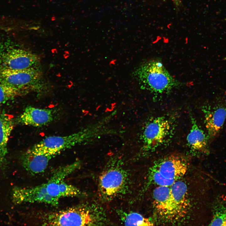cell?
<instances>
[{
  "label": "cell",
  "mask_w": 226,
  "mask_h": 226,
  "mask_svg": "<svg viewBox=\"0 0 226 226\" xmlns=\"http://www.w3.org/2000/svg\"><path fill=\"white\" fill-rule=\"evenodd\" d=\"M132 75L141 89L155 95L169 93L183 85L170 74L158 59L142 63L134 69Z\"/></svg>",
  "instance_id": "cell-1"
},
{
  "label": "cell",
  "mask_w": 226,
  "mask_h": 226,
  "mask_svg": "<svg viewBox=\"0 0 226 226\" xmlns=\"http://www.w3.org/2000/svg\"><path fill=\"white\" fill-rule=\"evenodd\" d=\"M110 223L104 209L95 203L81 204L51 213L44 225L103 226Z\"/></svg>",
  "instance_id": "cell-2"
},
{
  "label": "cell",
  "mask_w": 226,
  "mask_h": 226,
  "mask_svg": "<svg viewBox=\"0 0 226 226\" xmlns=\"http://www.w3.org/2000/svg\"><path fill=\"white\" fill-rule=\"evenodd\" d=\"M0 83L16 87L24 94L40 92L47 88L40 67L17 70L1 66Z\"/></svg>",
  "instance_id": "cell-3"
},
{
  "label": "cell",
  "mask_w": 226,
  "mask_h": 226,
  "mask_svg": "<svg viewBox=\"0 0 226 226\" xmlns=\"http://www.w3.org/2000/svg\"><path fill=\"white\" fill-rule=\"evenodd\" d=\"M188 163L183 157L171 155L161 159L152 167L150 179L158 186H170L186 173Z\"/></svg>",
  "instance_id": "cell-4"
},
{
  "label": "cell",
  "mask_w": 226,
  "mask_h": 226,
  "mask_svg": "<svg viewBox=\"0 0 226 226\" xmlns=\"http://www.w3.org/2000/svg\"><path fill=\"white\" fill-rule=\"evenodd\" d=\"M128 173L124 169L113 166L105 169L99 179V190L101 197L109 200L124 195L129 185Z\"/></svg>",
  "instance_id": "cell-5"
},
{
  "label": "cell",
  "mask_w": 226,
  "mask_h": 226,
  "mask_svg": "<svg viewBox=\"0 0 226 226\" xmlns=\"http://www.w3.org/2000/svg\"><path fill=\"white\" fill-rule=\"evenodd\" d=\"M173 120L166 116L153 117L147 123L143 132L145 150L153 152L168 142L174 130Z\"/></svg>",
  "instance_id": "cell-6"
},
{
  "label": "cell",
  "mask_w": 226,
  "mask_h": 226,
  "mask_svg": "<svg viewBox=\"0 0 226 226\" xmlns=\"http://www.w3.org/2000/svg\"><path fill=\"white\" fill-rule=\"evenodd\" d=\"M202 110L207 135L211 142L218 135L226 119V101L218 99L213 104L203 106Z\"/></svg>",
  "instance_id": "cell-7"
},
{
  "label": "cell",
  "mask_w": 226,
  "mask_h": 226,
  "mask_svg": "<svg viewBox=\"0 0 226 226\" xmlns=\"http://www.w3.org/2000/svg\"><path fill=\"white\" fill-rule=\"evenodd\" d=\"M3 67L13 69H24L40 67V60L35 54L21 48H13L0 55Z\"/></svg>",
  "instance_id": "cell-8"
},
{
  "label": "cell",
  "mask_w": 226,
  "mask_h": 226,
  "mask_svg": "<svg viewBox=\"0 0 226 226\" xmlns=\"http://www.w3.org/2000/svg\"><path fill=\"white\" fill-rule=\"evenodd\" d=\"M12 197L13 202L17 204L38 202L56 206L59 203L58 200L45 195L40 185L27 188L15 187L13 189Z\"/></svg>",
  "instance_id": "cell-9"
},
{
  "label": "cell",
  "mask_w": 226,
  "mask_h": 226,
  "mask_svg": "<svg viewBox=\"0 0 226 226\" xmlns=\"http://www.w3.org/2000/svg\"><path fill=\"white\" fill-rule=\"evenodd\" d=\"M54 118L52 110L29 106L16 119V122L22 125L41 126L51 122Z\"/></svg>",
  "instance_id": "cell-10"
},
{
  "label": "cell",
  "mask_w": 226,
  "mask_h": 226,
  "mask_svg": "<svg viewBox=\"0 0 226 226\" xmlns=\"http://www.w3.org/2000/svg\"><path fill=\"white\" fill-rule=\"evenodd\" d=\"M191 127L187 137L189 148L193 152L199 154L209 153L207 135L200 128L193 117H191Z\"/></svg>",
  "instance_id": "cell-11"
},
{
  "label": "cell",
  "mask_w": 226,
  "mask_h": 226,
  "mask_svg": "<svg viewBox=\"0 0 226 226\" xmlns=\"http://www.w3.org/2000/svg\"><path fill=\"white\" fill-rule=\"evenodd\" d=\"M53 157L47 154L34 153L29 149L22 155L21 162L27 171L35 174L44 171L49 161Z\"/></svg>",
  "instance_id": "cell-12"
},
{
  "label": "cell",
  "mask_w": 226,
  "mask_h": 226,
  "mask_svg": "<svg viewBox=\"0 0 226 226\" xmlns=\"http://www.w3.org/2000/svg\"><path fill=\"white\" fill-rule=\"evenodd\" d=\"M14 121L8 114L0 113V169L6 161L8 153L7 143L14 126Z\"/></svg>",
  "instance_id": "cell-13"
},
{
  "label": "cell",
  "mask_w": 226,
  "mask_h": 226,
  "mask_svg": "<svg viewBox=\"0 0 226 226\" xmlns=\"http://www.w3.org/2000/svg\"><path fill=\"white\" fill-rule=\"evenodd\" d=\"M210 226H226V197L218 196L213 202Z\"/></svg>",
  "instance_id": "cell-14"
},
{
  "label": "cell",
  "mask_w": 226,
  "mask_h": 226,
  "mask_svg": "<svg viewBox=\"0 0 226 226\" xmlns=\"http://www.w3.org/2000/svg\"><path fill=\"white\" fill-rule=\"evenodd\" d=\"M118 213L121 222L126 226H153V223L148 218L139 213L118 211Z\"/></svg>",
  "instance_id": "cell-15"
},
{
  "label": "cell",
  "mask_w": 226,
  "mask_h": 226,
  "mask_svg": "<svg viewBox=\"0 0 226 226\" xmlns=\"http://www.w3.org/2000/svg\"><path fill=\"white\" fill-rule=\"evenodd\" d=\"M24 95L19 89L0 83V104L5 103L17 97Z\"/></svg>",
  "instance_id": "cell-16"
},
{
  "label": "cell",
  "mask_w": 226,
  "mask_h": 226,
  "mask_svg": "<svg viewBox=\"0 0 226 226\" xmlns=\"http://www.w3.org/2000/svg\"><path fill=\"white\" fill-rule=\"evenodd\" d=\"M173 2L177 7H179L180 5V0H173Z\"/></svg>",
  "instance_id": "cell-17"
}]
</instances>
